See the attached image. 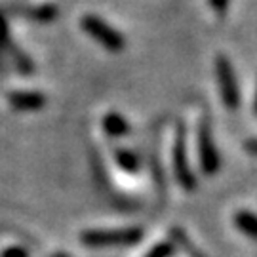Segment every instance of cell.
<instances>
[{
	"label": "cell",
	"mask_w": 257,
	"mask_h": 257,
	"mask_svg": "<svg viewBox=\"0 0 257 257\" xmlns=\"http://www.w3.org/2000/svg\"><path fill=\"white\" fill-rule=\"evenodd\" d=\"M143 238V230L139 227L126 229H95L86 230L80 236V242L90 248H105V246H132Z\"/></svg>",
	"instance_id": "cell-1"
},
{
	"label": "cell",
	"mask_w": 257,
	"mask_h": 257,
	"mask_svg": "<svg viewBox=\"0 0 257 257\" xmlns=\"http://www.w3.org/2000/svg\"><path fill=\"white\" fill-rule=\"evenodd\" d=\"M215 78H217L221 103L229 110H236L240 107V88L229 57H225L223 54L215 57Z\"/></svg>",
	"instance_id": "cell-2"
},
{
	"label": "cell",
	"mask_w": 257,
	"mask_h": 257,
	"mask_svg": "<svg viewBox=\"0 0 257 257\" xmlns=\"http://www.w3.org/2000/svg\"><path fill=\"white\" fill-rule=\"evenodd\" d=\"M172 162H174V174L177 183L181 185L187 193H193L196 189V177H194L191 164H189V158H187V138H185L183 122H179L177 130H175Z\"/></svg>",
	"instance_id": "cell-3"
},
{
	"label": "cell",
	"mask_w": 257,
	"mask_h": 257,
	"mask_svg": "<svg viewBox=\"0 0 257 257\" xmlns=\"http://www.w3.org/2000/svg\"><path fill=\"white\" fill-rule=\"evenodd\" d=\"M198 156H200V168L206 175H215L221 168L219 153L215 147V141L211 136L210 120L204 116L198 128Z\"/></svg>",
	"instance_id": "cell-4"
},
{
	"label": "cell",
	"mask_w": 257,
	"mask_h": 257,
	"mask_svg": "<svg viewBox=\"0 0 257 257\" xmlns=\"http://www.w3.org/2000/svg\"><path fill=\"white\" fill-rule=\"evenodd\" d=\"M82 29L95 42H99L103 48H107L109 52H120L124 48V38H122V35H120L118 31L110 29L107 23H103L101 19L84 18Z\"/></svg>",
	"instance_id": "cell-5"
},
{
	"label": "cell",
	"mask_w": 257,
	"mask_h": 257,
	"mask_svg": "<svg viewBox=\"0 0 257 257\" xmlns=\"http://www.w3.org/2000/svg\"><path fill=\"white\" fill-rule=\"evenodd\" d=\"M232 221H234V227L236 229L242 230L248 238L257 242V213L248 210H240L234 213Z\"/></svg>",
	"instance_id": "cell-6"
},
{
	"label": "cell",
	"mask_w": 257,
	"mask_h": 257,
	"mask_svg": "<svg viewBox=\"0 0 257 257\" xmlns=\"http://www.w3.org/2000/svg\"><path fill=\"white\" fill-rule=\"evenodd\" d=\"M103 130L110 138H122L130 132V124L118 112H109L103 116Z\"/></svg>",
	"instance_id": "cell-7"
},
{
	"label": "cell",
	"mask_w": 257,
	"mask_h": 257,
	"mask_svg": "<svg viewBox=\"0 0 257 257\" xmlns=\"http://www.w3.org/2000/svg\"><path fill=\"white\" fill-rule=\"evenodd\" d=\"M14 105L19 107V109H27V110H33V109H40V107H44V95L42 93H16L14 97Z\"/></svg>",
	"instance_id": "cell-8"
},
{
	"label": "cell",
	"mask_w": 257,
	"mask_h": 257,
	"mask_svg": "<svg viewBox=\"0 0 257 257\" xmlns=\"http://www.w3.org/2000/svg\"><path fill=\"white\" fill-rule=\"evenodd\" d=\"M114 160H116V164L124 170V172H128V174H138L141 164H139V158L132 151H126V149H116L114 151Z\"/></svg>",
	"instance_id": "cell-9"
},
{
	"label": "cell",
	"mask_w": 257,
	"mask_h": 257,
	"mask_svg": "<svg viewBox=\"0 0 257 257\" xmlns=\"http://www.w3.org/2000/svg\"><path fill=\"white\" fill-rule=\"evenodd\" d=\"M174 253V246L172 244H158L149 251L147 257H170Z\"/></svg>",
	"instance_id": "cell-10"
},
{
	"label": "cell",
	"mask_w": 257,
	"mask_h": 257,
	"mask_svg": "<svg viewBox=\"0 0 257 257\" xmlns=\"http://www.w3.org/2000/svg\"><path fill=\"white\" fill-rule=\"evenodd\" d=\"M244 147H246V151H248L249 155H255L257 156V139H248Z\"/></svg>",
	"instance_id": "cell-11"
},
{
	"label": "cell",
	"mask_w": 257,
	"mask_h": 257,
	"mask_svg": "<svg viewBox=\"0 0 257 257\" xmlns=\"http://www.w3.org/2000/svg\"><path fill=\"white\" fill-rule=\"evenodd\" d=\"M253 109H255V114H257V90H255V103H253Z\"/></svg>",
	"instance_id": "cell-12"
}]
</instances>
